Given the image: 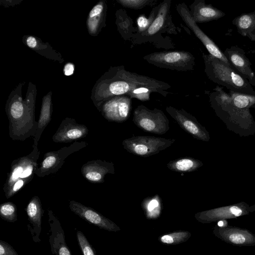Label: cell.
I'll use <instances>...</instances> for the list:
<instances>
[{
    "label": "cell",
    "mask_w": 255,
    "mask_h": 255,
    "mask_svg": "<svg viewBox=\"0 0 255 255\" xmlns=\"http://www.w3.org/2000/svg\"><path fill=\"white\" fill-rule=\"evenodd\" d=\"M147 87L164 97L169 94L171 86L167 83L127 71L124 66L111 67L99 80L92 99L97 108L107 100L126 95L132 99L135 90Z\"/></svg>",
    "instance_id": "1"
},
{
    "label": "cell",
    "mask_w": 255,
    "mask_h": 255,
    "mask_svg": "<svg viewBox=\"0 0 255 255\" xmlns=\"http://www.w3.org/2000/svg\"><path fill=\"white\" fill-rule=\"evenodd\" d=\"M209 102L216 115L228 124H252L254 122L250 108L255 103V95L231 91L227 93L217 86L210 93Z\"/></svg>",
    "instance_id": "2"
},
{
    "label": "cell",
    "mask_w": 255,
    "mask_h": 255,
    "mask_svg": "<svg viewBox=\"0 0 255 255\" xmlns=\"http://www.w3.org/2000/svg\"><path fill=\"white\" fill-rule=\"evenodd\" d=\"M13 91L10 95L5 106L9 121V135L14 140L24 141L35 135L37 122L35 119V98L29 94L23 100L21 93Z\"/></svg>",
    "instance_id": "3"
},
{
    "label": "cell",
    "mask_w": 255,
    "mask_h": 255,
    "mask_svg": "<svg viewBox=\"0 0 255 255\" xmlns=\"http://www.w3.org/2000/svg\"><path fill=\"white\" fill-rule=\"evenodd\" d=\"M202 57L205 64V73L210 80L231 91L255 95V91L250 83L232 67L209 53L202 52Z\"/></svg>",
    "instance_id": "4"
},
{
    "label": "cell",
    "mask_w": 255,
    "mask_h": 255,
    "mask_svg": "<svg viewBox=\"0 0 255 255\" xmlns=\"http://www.w3.org/2000/svg\"><path fill=\"white\" fill-rule=\"evenodd\" d=\"M171 0H164L159 4L156 17L151 25L144 32L134 33L131 42L133 45L150 42L157 47H174L170 38L162 36L163 33L177 34V28L172 22L170 13Z\"/></svg>",
    "instance_id": "5"
},
{
    "label": "cell",
    "mask_w": 255,
    "mask_h": 255,
    "mask_svg": "<svg viewBox=\"0 0 255 255\" xmlns=\"http://www.w3.org/2000/svg\"><path fill=\"white\" fill-rule=\"evenodd\" d=\"M32 150L26 156L12 161L3 190L7 199L14 195L33 178L38 167L40 151L38 144L33 143Z\"/></svg>",
    "instance_id": "6"
},
{
    "label": "cell",
    "mask_w": 255,
    "mask_h": 255,
    "mask_svg": "<svg viewBox=\"0 0 255 255\" xmlns=\"http://www.w3.org/2000/svg\"><path fill=\"white\" fill-rule=\"evenodd\" d=\"M143 59L156 67L178 71L193 70L195 65L194 55L184 50L153 52L144 56Z\"/></svg>",
    "instance_id": "7"
},
{
    "label": "cell",
    "mask_w": 255,
    "mask_h": 255,
    "mask_svg": "<svg viewBox=\"0 0 255 255\" xmlns=\"http://www.w3.org/2000/svg\"><path fill=\"white\" fill-rule=\"evenodd\" d=\"M133 123L142 130L157 134L165 133L170 128L169 121L161 110L138 106L134 110Z\"/></svg>",
    "instance_id": "8"
},
{
    "label": "cell",
    "mask_w": 255,
    "mask_h": 255,
    "mask_svg": "<svg viewBox=\"0 0 255 255\" xmlns=\"http://www.w3.org/2000/svg\"><path fill=\"white\" fill-rule=\"evenodd\" d=\"M175 139H166L154 136L138 135L124 139L122 142L124 148L134 155L147 157L158 153L170 146Z\"/></svg>",
    "instance_id": "9"
},
{
    "label": "cell",
    "mask_w": 255,
    "mask_h": 255,
    "mask_svg": "<svg viewBox=\"0 0 255 255\" xmlns=\"http://www.w3.org/2000/svg\"><path fill=\"white\" fill-rule=\"evenodd\" d=\"M87 145L85 141H75L68 146L46 152L39 167L36 169L35 174L39 177H44L56 173L62 166L65 159L68 156L86 147Z\"/></svg>",
    "instance_id": "10"
},
{
    "label": "cell",
    "mask_w": 255,
    "mask_h": 255,
    "mask_svg": "<svg viewBox=\"0 0 255 255\" xmlns=\"http://www.w3.org/2000/svg\"><path fill=\"white\" fill-rule=\"evenodd\" d=\"M250 206L245 202L218 207L195 214L197 221L203 224H209L223 220L234 219L249 215Z\"/></svg>",
    "instance_id": "11"
},
{
    "label": "cell",
    "mask_w": 255,
    "mask_h": 255,
    "mask_svg": "<svg viewBox=\"0 0 255 255\" xmlns=\"http://www.w3.org/2000/svg\"><path fill=\"white\" fill-rule=\"evenodd\" d=\"M176 10L187 27L190 28L195 35L201 41L209 54L219 59L227 65L231 66L230 63L219 47L207 36L199 27L197 23L191 17L189 8L184 2L178 3L176 7Z\"/></svg>",
    "instance_id": "12"
},
{
    "label": "cell",
    "mask_w": 255,
    "mask_h": 255,
    "mask_svg": "<svg viewBox=\"0 0 255 255\" xmlns=\"http://www.w3.org/2000/svg\"><path fill=\"white\" fill-rule=\"evenodd\" d=\"M131 99L126 95L116 96L103 102L98 109L106 120L123 123L130 116Z\"/></svg>",
    "instance_id": "13"
},
{
    "label": "cell",
    "mask_w": 255,
    "mask_h": 255,
    "mask_svg": "<svg viewBox=\"0 0 255 255\" xmlns=\"http://www.w3.org/2000/svg\"><path fill=\"white\" fill-rule=\"evenodd\" d=\"M166 111L179 126L193 138L203 141L210 140V134L206 128L198 122L195 117L183 109H177L168 106L166 107Z\"/></svg>",
    "instance_id": "14"
},
{
    "label": "cell",
    "mask_w": 255,
    "mask_h": 255,
    "mask_svg": "<svg viewBox=\"0 0 255 255\" xmlns=\"http://www.w3.org/2000/svg\"><path fill=\"white\" fill-rule=\"evenodd\" d=\"M214 235L226 243L237 246H255V235L250 230L237 227L216 225Z\"/></svg>",
    "instance_id": "15"
},
{
    "label": "cell",
    "mask_w": 255,
    "mask_h": 255,
    "mask_svg": "<svg viewBox=\"0 0 255 255\" xmlns=\"http://www.w3.org/2000/svg\"><path fill=\"white\" fill-rule=\"evenodd\" d=\"M69 207L71 211L80 218L100 229L115 232L121 231V228L116 223L93 208L74 200L70 201Z\"/></svg>",
    "instance_id": "16"
},
{
    "label": "cell",
    "mask_w": 255,
    "mask_h": 255,
    "mask_svg": "<svg viewBox=\"0 0 255 255\" xmlns=\"http://www.w3.org/2000/svg\"><path fill=\"white\" fill-rule=\"evenodd\" d=\"M223 52L231 67L246 79L252 86H255V73L245 50L237 46H232L227 48Z\"/></svg>",
    "instance_id": "17"
},
{
    "label": "cell",
    "mask_w": 255,
    "mask_h": 255,
    "mask_svg": "<svg viewBox=\"0 0 255 255\" xmlns=\"http://www.w3.org/2000/svg\"><path fill=\"white\" fill-rule=\"evenodd\" d=\"M89 131L85 125L79 124L75 119L67 117L62 121L52 139L56 143L76 141L86 137Z\"/></svg>",
    "instance_id": "18"
},
{
    "label": "cell",
    "mask_w": 255,
    "mask_h": 255,
    "mask_svg": "<svg viewBox=\"0 0 255 255\" xmlns=\"http://www.w3.org/2000/svg\"><path fill=\"white\" fill-rule=\"evenodd\" d=\"M50 226L49 243L53 255H72L65 241V233L59 219L51 210H48Z\"/></svg>",
    "instance_id": "19"
},
{
    "label": "cell",
    "mask_w": 255,
    "mask_h": 255,
    "mask_svg": "<svg viewBox=\"0 0 255 255\" xmlns=\"http://www.w3.org/2000/svg\"><path fill=\"white\" fill-rule=\"evenodd\" d=\"M81 172L83 176L93 183H102L105 182L107 174H115L114 164L100 159L93 160L84 164Z\"/></svg>",
    "instance_id": "20"
},
{
    "label": "cell",
    "mask_w": 255,
    "mask_h": 255,
    "mask_svg": "<svg viewBox=\"0 0 255 255\" xmlns=\"http://www.w3.org/2000/svg\"><path fill=\"white\" fill-rule=\"evenodd\" d=\"M28 223L27 228L34 243L41 242L40 236L41 232V221L44 210L39 197L33 196L25 208Z\"/></svg>",
    "instance_id": "21"
},
{
    "label": "cell",
    "mask_w": 255,
    "mask_h": 255,
    "mask_svg": "<svg viewBox=\"0 0 255 255\" xmlns=\"http://www.w3.org/2000/svg\"><path fill=\"white\" fill-rule=\"evenodd\" d=\"M189 10L191 17L197 23L217 20L226 14L211 4H207L204 0H195L189 5Z\"/></svg>",
    "instance_id": "22"
},
{
    "label": "cell",
    "mask_w": 255,
    "mask_h": 255,
    "mask_svg": "<svg viewBox=\"0 0 255 255\" xmlns=\"http://www.w3.org/2000/svg\"><path fill=\"white\" fill-rule=\"evenodd\" d=\"M107 10V3L104 0H101L90 11L87 24L91 35H96L105 27Z\"/></svg>",
    "instance_id": "23"
},
{
    "label": "cell",
    "mask_w": 255,
    "mask_h": 255,
    "mask_svg": "<svg viewBox=\"0 0 255 255\" xmlns=\"http://www.w3.org/2000/svg\"><path fill=\"white\" fill-rule=\"evenodd\" d=\"M232 23L240 34L255 41V10L237 16L233 19Z\"/></svg>",
    "instance_id": "24"
},
{
    "label": "cell",
    "mask_w": 255,
    "mask_h": 255,
    "mask_svg": "<svg viewBox=\"0 0 255 255\" xmlns=\"http://www.w3.org/2000/svg\"><path fill=\"white\" fill-rule=\"evenodd\" d=\"M52 113L51 92H50L42 99L37 128L33 137V143L38 144L43 131L51 120Z\"/></svg>",
    "instance_id": "25"
},
{
    "label": "cell",
    "mask_w": 255,
    "mask_h": 255,
    "mask_svg": "<svg viewBox=\"0 0 255 255\" xmlns=\"http://www.w3.org/2000/svg\"><path fill=\"white\" fill-rule=\"evenodd\" d=\"M116 24L119 33L124 40L131 41L136 28L133 26V21L127 11L124 9H118L115 13Z\"/></svg>",
    "instance_id": "26"
},
{
    "label": "cell",
    "mask_w": 255,
    "mask_h": 255,
    "mask_svg": "<svg viewBox=\"0 0 255 255\" xmlns=\"http://www.w3.org/2000/svg\"><path fill=\"white\" fill-rule=\"evenodd\" d=\"M203 165V162L191 157H184L170 161L167 167L170 170L179 173H188L197 170Z\"/></svg>",
    "instance_id": "27"
},
{
    "label": "cell",
    "mask_w": 255,
    "mask_h": 255,
    "mask_svg": "<svg viewBox=\"0 0 255 255\" xmlns=\"http://www.w3.org/2000/svg\"><path fill=\"white\" fill-rule=\"evenodd\" d=\"M141 206L145 216L149 220L158 218L162 212V200L158 194L144 198Z\"/></svg>",
    "instance_id": "28"
},
{
    "label": "cell",
    "mask_w": 255,
    "mask_h": 255,
    "mask_svg": "<svg viewBox=\"0 0 255 255\" xmlns=\"http://www.w3.org/2000/svg\"><path fill=\"white\" fill-rule=\"evenodd\" d=\"M191 236L187 231L178 230L160 236L158 241L165 245H176L188 241Z\"/></svg>",
    "instance_id": "29"
},
{
    "label": "cell",
    "mask_w": 255,
    "mask_h": 255,
    "mask_svg": "<svg viewBox=\"0 0 255 255\" xmlns=\"http://www.w3.org/2000/svg\"><path fill=\"white\" fill-rule=\"evenodd\" d=\"M159 5L152 8L148 17L144 14L139 15L136 19V32L135 33L139 34L144 32L148 29L151 25L158 13Z\"/></svg>",
    "instance_id": "30"
},
{
    "label": "cell",
    "mask_w": 255,
    "mask_h": 255,
    "mask_svg": "<svg viewBox=\"0 0 255 255\" xmlns=\"http://www.w3.org/2000/svg\"><path fill=\"white\" fill-rule=\"evenodd\" d=\"M0 216L1 219L10 223L17 220V207L11 202H6L0 205Z\"/></svg>",
    "instance_id": "31"
},
{
    "label": "cell",
    "mask_w": 255,
    "mask_h": 255,
    "mask_svg": "<svg viewBox=\"0 0 255 255\" xmlns=\"http://www.w3.org/2000/svg\"><path fill=\"white\" fill-rule=\"evenodd\" d=\"M118 3L124 7L133 9H141L146 6L154 5L157 0H117Z\"/></svg>",
    "instance_id": "32"
},
{
    "label": "cell",
    "mask_w": 255,
    "mask_h": 255,
    "mask_svg": "<svg viewBox=\"0 0 255 255\" xmlns=\"http://www.w3.org/2000/svg\"><path fill=\"white\" fill-rule=\"evenodd\" d=\"M76 237L83 255H97L96 251L81 231H77Z\"/></svg>",
    "instance_id": "33"
},
{
    "label": "cell",
    "mask_w": 255,
    "mask_h": 255,
    "mask_svg": "<svg viewBox=\"0 0 255 255\" xmlns=\"http://www.w3.org/2000/svg\"><path fill=\"white\" fill-rule=\"evenodd\" d=\"M0 255H19L13 248L4 241L0 240Z\"/></svg>",
    "instance_id": "34"
},
{
    "label": "cell",
    "mask_w": 255,
    "mask_h": 255,
    "mask_svg": "<svg viewBox=\"0 0 255 255\" xmlns=\"http://www.w3.org/2000/svg\"><path fill=\"white\" fill-rule=\"evenodd\" d=\"M63 71L65 76L72 75L74 71V64L71 63H68L66 64L64 66Z\"/></svg>",
    "instance_id": "35"
},
{
    "label": "cell",
    "mask_w": 255,
    "mask_h": 255,
    "mask_svg": "<svg viewBox=\"0 0 255 255\" xmlns=\"http://www.w3.org/2000/svg\"><path fill=\"white\" fill-rule=\"evenodd\" d=\"M37 40L36 38L32 36H27L26 39V45L31 49H34L36 46Z\"/></svg>",
    "instance_id": "36"
},
{
    "label": "cell",
    "mask_w": 255,
    "mask_h": 255,
    "mask_svg": "<svg viewBox=\"0 0 255 255\" xmlns=\"http://www.w3.org/2000/svg\"><path fill=\"white\" fill-rule=\"evenodd\" d=\"M250 208L251 213L255 212V204L250 206Z\"/></svg>",
    "instance_id": "37"
},
{
    "label": "cell",
    "mask_w": 255,
    "mask_h": 255,
    "mask_svg": "<svg viewBox=\"0 0 255 255\" xmlns=\"http://www.w3.org/2000/svg\"><path fill=\"white\" fill-rule=\"evenodd\" d=\"M252 108H253L255 109V104L252 106Z\"/></svg>",
    "instance_id": "38"
}]
</instances>
